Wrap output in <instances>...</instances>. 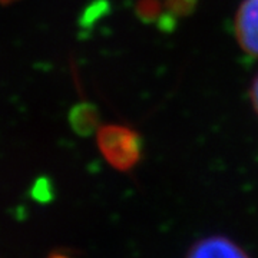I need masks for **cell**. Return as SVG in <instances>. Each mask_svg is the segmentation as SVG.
<instances>
[{"label": "cell", "mask_w": 258, "mask_h": 258, "mask_svg": "<svg viewBox=\"0 0 258 258\" xmlns=\"http://www.w3.org/2000/svg\"><path fill=\"white\" fill-rule=\"evenodd\" d=\"M98 147L113 168L128 171L141 158L142 139L128 126L105 125L98 131Z\"/></svg>", "instance_id": "6da1fadb"}, {"label": "cell", "mask_w": 258, "mask_h": 258, "mask_svg": "<svg viewBox=\"0 0 258 258\" xmlns=\"http://www.w3.org/2000/svg\"><path fill=\"white\" fill-rule=\"evenodd\" d=\"M235 37L241 49L258 57V0H244L234 20Z\"/></svg>", "instance_id": "7a4b0ae2"}, {"label": "cell", "mask_w": 258, "mask_h": 258, "mask_svg": "<svg viewBox=\"0 0 258 258\" xmlns=\"http://www.w3.org/2000/svg\"><path fill=\"white\" fill-rule=\"evenodd\" d=\"M186 258H249L245 251L225 237H208L194 244Z\"/></svg>", "instance_id": "3957f363"}, {"label": "cell", "mask_w": 258, "mask_h": 258, "mask_svg": "<svg viewBox=\"0 0 258 258\" xmlns=\"http://www.w3.org/2000/svg\"><path fill=\"white\" fill-rule=\"evenodd\" d=\"M249 99L251 103L254 106V109L257 112L258 115V76L254 79V82L251 85V89H249Z\"/></svg>", "instance_id": "277c9868"}, {"label": "cell", "mask_w": 258, "mask_h": 258, "mask_svg": "<svg viewBox=\"0 0 258 258\" xmlns=\"http://www.w3.org/2000/svg\"><path fill=\"white\" fill-rule=\"evenodd\" d=\"M49 258H69L68 255H64V254H57V252H55V254H52Z\"/></svg>", "instance_id": "5b68a950"}, {"label": "cell", "mask_w": 258, "mask_h": 258, "mask_svg": "<svg viewBox=\"0 0 258 258\" xmlns=\"http://www.w3.org/2000/svg\"><path fill=\"white\" fill-rule=\"evenodd\" d=\"M12 2H15V0H0V3H2V5H9V3H12Z\"/></svg>", "instance_id": "8992f818"}]
</instances>
